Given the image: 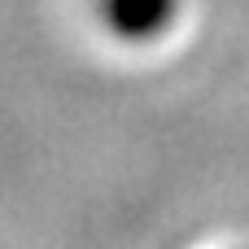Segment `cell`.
<instances>
[{
    "label": "cell",
    "mask_w": 249,
    "mask_h": 249,
    "mask_svg": "<svg viewBox=\"0 0 249 249\" xmlns=\"http://www.w3.org/2000/svg\"><path fill=\"white\" fill-rule=\"evenodd\" d=\"M166 13H171V0H114V18H118V26L131 31V35L153 31Z\"/></svg>",
    "instance_id": "cell-1"
}]
</instances>
